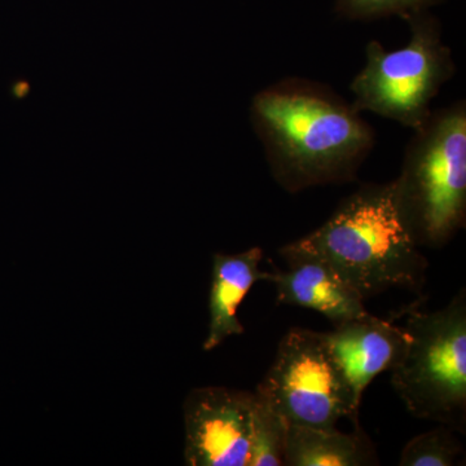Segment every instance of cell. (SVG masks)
<instances>
[{"instance_id": "4fadbf2b", "label": "cell", "mask_w": 466, "mask_h": 466, "mask_svg": "<svg viewBox=\"0 0 466 466\" xmlns=\"http://www.w3.org/2000/svg\"><path fill=\"white\" fill-rule=\"evenodd\" d=\"M464 453L461 443L449 426L433 429L412 438L400 459V466H452Z\"/></svg>"}, {"instance_id": "ba28073f", "label": "cell", "mask_w": 466, "mask_h": 466, "mask_svg": "<svg viewBox=\"0 0 466 466\" xmlns=\"http://www.w3.org/2000/svg\"><path fill=\"white\" fill-rule=\"evenodd\" d=\"M319 334L357 408L370 383L400 363L410 342L403 327L372 314L333 325L330 332Z\"/></svg>"}, {"instance_id": "8fae6325", "label": "cell", "mask_w": 466, "mask_h": 466, "mask_svg": "<svg viewBox=\"0 0 466 466\" xmlns=\"http://www.w3.org/2000/svg\"><path fill=\"white\" fill-rule=\"evenodd\" d=\"M377 456L360 426L346 434L308 426L288 425L285 466L376 465Z\"/></svg>"}, {"instance_id": "3957f363", "label": "cell", "mask_w": 466, "mask_h": 466, "mask_svg": "<svg viewBox=\"0 0 466 466\" xmlns=\"http://www.w3.org/2000/svg\"><path fill=\"white\" fill-rule=\"evenodd\" d=\"M395 201L420 248L440 249L466 222V104L434 110L404 153L392 180Z\"/></svg>"}, {"instance_id": "52a82bcc", "label": "cell", "mask_w": 466, "mask_h": 466, "mask_svg": "<svg viewBox=\"0 0 466 466\" xmlns=\"http://www.w3.org/2000/svg\"><path fill=\"white\" fill-rule=\"evenodd\" d=\"M254 401V392L193 389L183 404L186 464L248 466Z\"/></svg>"}, {"instance_id": "5bb4252c", "label": "cell", "mask_w": 466, "mask_h": 466, "mask_svg": "<svg viewBox=\"0 0 466 466\" xmlns=\"http://www.w3.org/2000/svg\"><path fill=\"white\" fill-rule=\"evenodd\" d=\"M441 0H334L339 16L352 21H372L379 18L406 17L428 11Z\"/></svg>"}, {"instance_id": "8992f818", "label": "cell", "mask_w": 466, "mask_h": 466, "mask_svg": "<svg viewBox=\"0 0 466 466\" xmlns=\"http://www.w3.org/2000/svg\"><path fill=\"white\" fill-rule=\"evenodd\" d=\"M256 394L288 425L334 431L349 419L359 426V408L314 330L293 328L285 334Z\"/></svg>"}, {"instance_id": "277c9868", "label": "cell", "mask_w": 466, "mask_h": 466, "mask_svg": "<svg viewBox=\"0 0 466 466\" xmlns=\"http://www.w3.org/2000/svg\"><path fill=\"white\" fill-rule=\"evenodd\" d=\"M406 352L391 370V385L410 415L465 433L466 294L446 308L407 312Z\"/></svg>"}, {"instance_id": "5b68a950", "label": "cell", "mask_w": 466, "mask_h": 466, "mask_svg": "<svg viewBox=\"0 0 466 466\" xmlns=\"http://www.w3.org/2000/svg\"><path fill=\"white\" fill-rule=\"evenodd\" d=\"M410 41L386 51L366 46V64L350 85L352 106L416 130L429 118L441 87L455 75L452 52L443 41L440 21L428 11L404 17Z\"/></svg>"}, {"instance_id": "7c38bea8", "label": "cell", "mask_w": 466, "mask_h": 466, "mask_svg": "<svg viewBox=\"0 0 466 466\" xmlns=\"http://www.w3.org/2000/svg\"><path fill=\"white\" fill-rule=\"evenodd\" d=\"M253 426L248 466H283L288 422L254 392Z\"/></svg>"}, {"instance_id": "6da1fadb", "label": "cell", "mask_w": 466, "mask_h": 466, "mask_svg": "<svg viewBox=\"0 0 466 466\" xmlns=\"http://www.w3.org/2000/svg\"><path fill=\"white\" fill-rule=\"evenodd\" d=\"M250 121L275 182L290 193L351 182L375 133L329 86L290 76L257 92Z\"/></svg>"}, {"instance_id": "9c48e42d", "label": "cell", "mask_w": 466, "mask_h": 466, "mask_svg": "<svg viewBox=\"0 0 466 466\" xmlns=\"http://www.w3.org/2000/svg\"><path fill=\"white\" fill-rule=\"evenodd\" d=\"M279 253L288 263V269L269 274L268 281L274 284L276 299L281 305L312 309L333 325L370 314L360 294L325 260L299 249L291 242Z\"/></svg>"}, {"instance_id": "30bf717a", "label": "cell", "mask_w": 466, "mask_h": 466, "mask_svg": "<svg viewBox=\"0 0 466 466\" xmlns=\"http://www.w3.org/2000/svg\"><path fill=\"white\" fill-rule=\"evenodd\" d=\"M262 259L263 251L260 248H251L231 256L214 254L205 351L216 349L228 337L245 332L238 318V309L257 281H268V272L259 268Z\"/></svg>"}, {"instance_id": "9a60e30c", "label": "cell", "mask_w": 466, "mask_h": 466, "mask_svg": "<svg viewBox=\"0 0 466 466\" xmlns=\"http://www.w3.org/2000/svg\"><path fill=\"white\" fill-rule=\"evenodd\" d=\"M30 92V84L25 79H18L11 86V95L15 100L25 99Z\"/></svg>"}, {"instance_id": "7a4b0ae2", "label": "cell", "mask_w": 466, "mask_h": 466, "mask_svg": "<svg viewBox=\"0 0 466 466\" xmlns=\"http://www.w3.org/2000/svg\"><path fill=\"white\" fill-rule=\"evenodd\" d=\"M291 244L325 260L364 300L424 288L428 259L401 218L392 182L360 187L323 226Z\"/></svg>"}]
</instances>
